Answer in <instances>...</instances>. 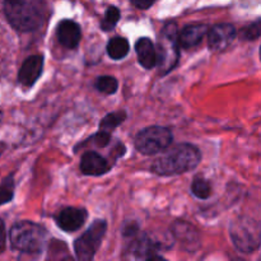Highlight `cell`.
<instances>
[{
	"label": "cell",
	"instance_id": "obj_1",
	"mask_svg": "<svg viewBox=\"0 0 261 261\" xmlns=\"http://www.w3.org/2000/svg\"><path fill=\"white\" fill-rule=\"evenodd\" d=\"M4 12L15 30L30 32L43 24L47 8L43 0H5Z\"/></svg>",
	"mask_w": 261,
	"mask_h": 261
},
{
	"label": "cell",
	"instance_id": "obj_2",
	"mask_svg": "<svg viewBox=\"0 0 261 261\" xmlns=\"http://www.w3.org/2000/svg\"><path fill=\"white\" fill-rule=\"evenodd\" d=\"M200 150L193 144H178L152 163L150 170L160 176H175L194 170L200 163Z\"/></svg>",
	"mask_w": 261,
	"mask_h": 261
},
{
	"label": "cell",
	"instance_id": "obj_3",
	"mask_svg": "<svg viewBox=\"0 0 261 261\" xmlns=\"http://www.w3.org/2000/svg\"><path fill=\"white\" fill-rule=\"evenodd\" d=\"M10 242L18 251L38 254L45 246L46 231L43 227L33 222H18L10 229Z\"/></svg>",
	"mask_w": 261,
	"mask_h": 261
},
{
	"label": "cell",
	"instance_id": "obj_4",
	"mask_svg": "<svg viewBox=\"0 0 261 261\" xmlns=\"http://www.w3.org/2000/svg\"><path fill=\"white\" fill-rule=\"evenodd\" d=\"M232 242L241 252L256 251L261 245V224L250 217H239L229 227Z\"/></svg>",
	"mask_w": 261,
	"mask_h": 261
},
{
	"label": "cell",
	"instance_id": "obj_5",
	"mask_svg": "<svg viewBox=\"0 0 261 261\" xmlns=\"http://www.w3.org/2000/svg\"><path fill=\"white\" fill-rule=\"evenodd\" d=\"M173 135L170 129L163 126H149L142 130L135 138V148L145 155L163 152L171 145Z\"/></svg>",
	"mask_w": 261,
	"mask_h": 261
},
{
	"label": "cell",
	"instance_id": "obj_6",
	"mask_svg": "<svg viewBox=\"0 0 261 261\" xmlns=\"http://www.w3.org/2000/svg\"><path fill=\"white\" fill-rule=\"evenodd\" d=\"M178 35L175 23H167L163 27L158 47V65L166 74L175 68L178 61Z\"/></svg>",
	"mask_w": 261,
	"mask_h": 261
},
{
	"label": "cell",
	"instance_id": "obj_7",
	"mask_svg": "<svg viewBox=\"0 0 261 261\" xmlns=\"http://www.w3.org/2000/svg\"><path fill=\"white\" fill-rule=\"evenodd\" d=\"M107 223L102 219H97L88 229L74 242V251L76 257L82 261H89L94 257L97 250L101 246L102 239L106 233Z\"/></svg>",
	"mask_w": 261,
	"mask_h": 261
},
{
	"label": "cell",
	"instance_id": "obj_8",
	"mask_svg": "<svg viewBox=\"0 0 261 261\" xmlns=\"http://www.w3.org/2000/svg\"><path fill=\"white\" fill-rule=\"evenodd\" d=\"M236 38V28L228 23L217 24L208 31V45L213 51H222Z\"/></svg>",
	"mask_w": 261,
	"mask_h": 261
},
{
	"label": "cell",
	"instance_id": "obj_9",
	"mask_svg": "<svg viewBox=\"0 0 261 261\" xmlns=\"http://www.w3.org/2000/svg\"><path fill=\"white\" fill-rule=\"evenodd\" d=\"M87 219L86 209L65 208L55 217L56 224L65 232H75L81 228Z\"/></svg>",
	"mask_w": 261,
	"mask_h": 261
},
{
	"label": "cell",
	"instance_id": "obj_10",
	"mask_svg": "<svg viewBox=\"0 0 261 261\" xmlns=\"http://www.w3.org/2000/svg\"><path fill=\"white\" fill-rule=\"evenodd\" d=\"M43 68V58L41 55L30 56L22 64L19 73H18V81L22 86L32 87L40 78Z\"/></svg>",
	"mask_w": 261,
	"mask_h": 261
},
{
	"label": "cell",
	"instance_id": "obj_11",
	"mask_svg": "<svg viewBox=\"0 0 261 261\" xmlns=\"http://www.w3.org/2000/svg\"><path fill=\"white\" fill-rule=\"evenodd\" d=\"M111 168L110 163L96 152H87L82 155L81 171L87 176H101Z\"/></svg>",
	"mask_w": 261,
	"mask_h": 261
},
{
	"label": "cell",
	"instance_id": "obj_12",
	"mask_svg": "<svg viewBox=\"0 0 261 261\" xmlns=\"http://www.w3.org/2000/svg\"><path fill=\"white\" fill-rule=\"evenodd\" d=\"M58 38L59 42L68 48H75L81 42L82 31L78 23L74 20H61L58 25Z\"/></svg>",
	"mask_w": 261,
	"mask_h": 261
},
{
	"label": "cell",
	"instance_id": "obj_13",
	"mask_svg": "<svg viewBox=\"0 0 261 261\" xmlns=\"http://www.w3.org/2000/svg\"><path fill=\"white\" fill-rule=\"evenodd\" d=\"M135 51H137L139 64L143 68L152 69L158 64L157 50L149 38L143 37L138 40L137 45H135Z\"/></svg>",
	"mask_w": 261,
	"mask_h": 261
},
{
	"label": "cell",
	"instance_id": "obj_14",
	"mask_svg": "<svg viewBox=\"0 0 261 261\" xmlns=\"http://www.w3.org/2000/svg\"><path fill=\"white\" fill-rule=\"evenodd\" d=\"M205 35H208V27L205 24L186 25L178 33V45L184 48L194 47L203 41Z\"/></svg>",
	"mask_w": 261,
	"mask_h": 261
},
{
	"label": "cell",
	"instance_id": "obj_15",
	"mask_svg": "<svg viewBox=\"0 0 261 261\" xmlns=\"http://www.w3.org/2000/svg\"><path fill=\"white\" fill-rule=\"evenodd\" d=\"M173 233L176 239L180 240L185 246H190L194 249V244H199V234L195 228L188 223H176L173 226Z\"/></svg>",
	"mask_w": 261,
	"mask_h": 261
},
{
	"label": "cell",
	"instance_id": "obj_16",
	"mask_svg": "<svg viewBox=\"0 0 261 261\" xmlns=\"http://www.w3.org/2000/svg\"><path fill=\"white\" fill-rule=\"evenodd\" d=\"M130 45L126 38L114 37L107 43V54L114 60H120L129 54Z\"/></svg>",
	"mask_w": 261,
	"mask_h": 261
},
{
	"label": "cell",
	"instance_id": "obj_17",
	"mask_svg": "<svg viewBox=\"0 0 261 261\" xmlns=\"http://www.w3.org/2000/svg\"><path fill=\"white\" fill-rule=\"evenodd\" d=\"M126 119V114L124 111H116L112 112V114L106 115L103 117V120L99 124V129L105 130V132H110V130H114L119 126L121 122H124V120Z\"/></svg>",
	"mask_w": 261,
	"mask_h": 261
},
{
	"label": "cell",
	"instance_id": "obj_18",
	"mask_svg": "<svg viewBox=\"0 0 261 261\" xmlns=\"http://www.w3.org/2000/svg\"><path fill=\"white\" fill-rule=\"evenodd\" d=\"M94 86L103 94H114L117 91V88H119V83H117L116 78L110 75L98 76Z\"/></svg>",
	"mask_w": 261,
	"mask_h": 261
},
{
	"label": "cell",
	"instance_id": "obj_19",
	"mask_svg": "<svg viewBox=\"0 0 261 261\" xmlns=\"http://www.w3.org/2000/svg\"><path fill=\"white\" fill-rule=\"evenodd\" d=\"M191 193L199 199H208L212 194L211 184L205 178L196 177L191 184Z\"/></svg>",
	"mask_w": 261,
	"mask_h": 261
},
{
	"label": "cell",
	"instance_id": "obj_20",
	"mask_svg": "<svg viewBox=\"0 0 261 261\" xmlns=\"http://www.w3.org/2000/svg\"><path fill=\"white\" fill-rule=\"evenodd\" d=\"M120 19V10L116 7L107 8L105 17L101 22V28L103 31H111Z\"/></svg>",
	"mask_w": 261,
	"mask_h": 261
},
{
	"label": "cell",
	"instance_id": "obj_21",
	"mask_svg": "<svg viewBox=\"0 0 261 261\" xmlns=\"http://www.w3.org/2000/svg\"><path fill=\"white\" fill-rule=\"evenodd\" d=\"M13 198V181L12 178H7L4 184L0 186V205L12 200Z\"/></svg>",
	"mask_w": 261,
	"mask_h": 261
},
{
	"label": "cell",
	"instance_id": "obj_22",
	"mask_svg": "<svg viewBox=\"0 0 261 261\" xmlns=\"http://www.w3.org/2000/svg\"><path fill=\"white\" fill-rule=\"evenodd\" d=\"M261 35V19L257 22L252 23L251 25H249L247 28L241 31L242 38H246V40H254L257 38Z\"/></svg>",
	"mask_w": 261,
	"mask_h": 261
},
{
	"label": "cell",
	"instance_id": "obj_23",
	"mask_svg": "<svg viewBox=\"0 0 261 261\" xmlns=\"http://www.w3.org/2000/svg\"><path fill=\"white\" fill-rule=\"evenodd\" d=\"M110 140H111L110 133L105 132V130H101V132L97 133L96 135L92 137V142H93L98 148H105L106 145H109Z\"/></svg>",
	"mask_w": 261,
	"mask_h": 261
},
{
	"label": "cell",
	"instance_id": "obj_24",
	"mask_svg": "<svg viewBox=\"0 0 261 261\" xmlns=\"http://www.w3.org/2000/svg\"><path fill=\"white\" fill-rule=\"evenodd\" d=\"M154 2L155 0H132L133 5L137 7L138 9H148V8L154 4Z\"/></svg>",
	"mask_w": 261,
	"mask_h": 261
},
{
	"label": "cell",
	"instance_id": "obj_25",
	"mask_svg": "<svg viewBox=\"0 0 261 261\" xmlns=\"http://www.w3.org/2000/svg\"><path fill=\"white\" fill-rule=\"evenodd\" d=\"M5 240H7V233H5V224H4V222L0 219V252L4 251Z\"/></svg>",
	"mask_w": 261,
	"mask_h": 261
},
{
	"label": "cell",
	"instance_id": "obj_26",
	"mask_svg": "<svg viewBox=\"0 0 261 261\" xmlns=\"http://www.w3.org/2000/svg\"><path fill=\"white\" fill-rule=\"evenodd\" d=\"M2 117H3V114H2V112H0V120H2Z\"/></svg>",
	"mask_w": 261,
	"mask_h": 261
},
{
	"label": "cell",
	"instance_id": "obj_27",
	"mask_svg": "<svg viewBox=\"0 0 261 261\" xmlns=\"http://www.w3.org/2000/svg\"><path fill=\"white\" fill-rule=\"evenodd\" d=\"M260 58H261V48H260Z\"/></svg>",
	"mask_w": 261,
	"mask_h": 261
}]
</instances>
